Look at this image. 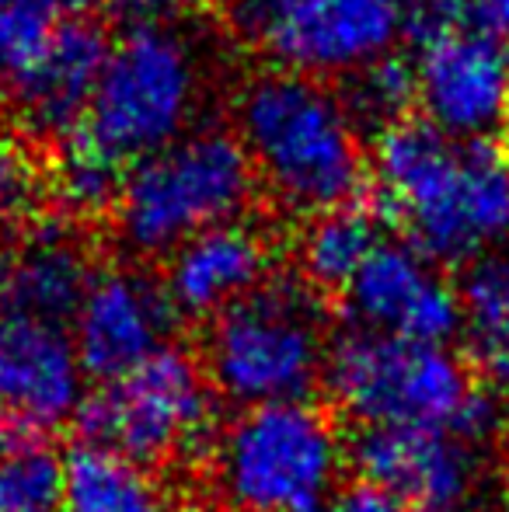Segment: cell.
Returning <instances> with one entry per match:
<instances>
[{
	"instance_id": "cell-1",
	"label": "cell",
	"mask_w": 509,
	"mask_h": 512,
	"mask_svg": "<svg viewBox=\"0 0 509 512\" xmlns=\"http://www.w3.org/2000/svg\"><path fill=\"white\" fill-rule=\"evenodd\" d=\"M370 178L429 262L471 265L509 244V157L492 140H457L405 119L377 136Z\"/></svg>"
},
{
	"instance_id": "cell-2",
	"label": "cell",
	"mask_w": 509,
	"mask_h": 512,
	"mask_svg": "<svg viewBox=\"0 0 509 512\" xmlns=\"http://www.w3.org/2000/svg\"><path fill=\"white\" fill-rule=\"evenodd\" d=\"M234 136L276 206L321 216L349 206L370 175L363 129L325 81L262 70L234 95Z\"/></svg>"
},
{
	"instance_id": "cell-3",
	"label": "cell",
	"mask_w": 509,
	"mask_h": 512,
	"mask_svg": "<svg viewBox=\"0 0 509 512\" xmlns=\"http://www.w3.org/2000/svg\"><path fill=\"white\" fill-rule=\"evenodd\" d=\"M325 384L360 429L426 425L482 443L499 429L496 394L471 384L447 345H415L353 328L332 342Z\"/></svg>"
},
{
	"instance_id": "cell-4",
	"label": "cell",
	"mask_w": 509,
	"mask_h": 512,
	"mask_svg": "<svg viewBox=\"0 0 509 512\" xmlns=\"http://www.w3.org/2000/svg\"><path fill=\"white\" fill-rule=\"evenodd\" d=\"M255 171L231 129L199 126L126 171L112 206L116 241L133 258H168L185 241L241 220Z\"/></svg>"
},
{
	"instance_id": "cell-5",
	"label": "cell",
	"mask_w": 509,
	"mask_h": 512,
	"mask_svg": "<svg viewBox=\"0 0 509 512\" xmlns=\"http://www.w3.org/2000/svg\"><path fill=\"white\" fill-rule=\"evenodd\" d=\"M328 321L318 290L304 279L272 276L213 317L203 370L213 391L241 408L307 401L328 370Z\"/></svg>"
},
{
	"instance_id": "cell-6",
	"label": "cell",
	"mask_w": 509,
	"mask_h": 512,
	"mask_svg": "<svg viewBox=\"0 0 509 512\" xmlns=\"http://www.w3.org/2000/svg\"><path fill=\"white\" fill-rule=\"evenodd\" d=\"M203 102L199 49L175 25H129L109 46L84 133L98 150L133 168L182 140Z\"/></svg>"
},
{
	"instance_id": "cell-7",
	"label": "cell",
	"mask_w": 509,
	"mask_h": 512,
	"mask_svg": "<svg viewBox=\"0 0 509 512\" xmlns=\"http://www.w3.org/2000/svg\"><path fill=\"white\" fill-rule=\"evenodd\" d=\"M210 450L213 485L231 512H318L346 457L335 422L307 401L245 408Z\"/></svg>"
},
{
	"instance_id": "cell-8",
	"label": "cell",
	"mask_w": 509,
	"mask_h": 512,
	"mask_svg": "<svg viewBox=\"0 0 509 512\" xmlns=\"http://www.w3.org/2000/svg\"><path fill=\"white\" fill-rule=\"evenodd\" d=\"M77 418L88 443L154 471L213 446L217 391L203 363L168 345L133 373L88 394Z\"/></svg>"
},
{
	"instance_id": "cell-9",
	"label": "cell",
	"mask_w": 509,
	"mask_h": 512,
	"mask_svg": "<svg viewBox=\"0 0 509 512\" xmlns=\"http://www.w3.org/2000/svg\"><path fill=\"white\" fill-rule=\"evenodd\" d=\"M245 46L314 81H346L394 56L408 28V0H224Z\"/></svg>"
},
{
	"instance_id": "cell-10",
	"label": "cell",
	"mask_w": 509,
	"mask_h": 512,
	"mask_svg": "<svg viewBox=\"0 0 509 512\" xmlns=\"http://www.w3.org/2000/svg\"><path fill=\"white\" fill-rule=\"evenodd\" d=\"M422 119L457 140H492L509 122V42L468 21L408 56Z\"/></svg>"
},
{
	"instance_id": "cell-11",
	"label": "cell",
	"mask_w": 509,
	"mask_h": 512,
	"mask_svg": "<svg viewBox=\"0 0 509 512\" xmlns=\"http://www.w3.org/2000/svg\"><path fill=\"white\" fill-rule=\"evenodd\" d=\"M360 481L384 488L401 506L422 512H457L478 492V446L450 429L377 425L360 429L349 446Z\"/></svg>"
},
{
	"instance_id": "cell-12",
	"label": "cell",
	"mask_w": 509,
	"mask_h": 512,
	"mask_svg": "<svg viewBox=\"0 0 509 512\" xmlns=\"http://www.w3.org/2000/svg\"><path fill=\"white\" fill-rule=\"evenodd\" d=\"M342 293L353 324L370 335L447 345L461 331L457 286L408 241H384Z\"/></svg>"
},
{
	"instance_id": "cell-13",
	"label": "cell",
	"mask_w": 509,
	"mask_h": 512,
	"mask_svg": "<svg viewBox=\"0 0 509 512\" xmlns=\"http://www.w3.org/2000/svg\"><path fill=\"white\" fill-rule=\"evenodd\" d=\"M175 321L178 314L150 276L136 269H102L77 307L70 338L84 373L112 384L168 349Z\"/></svg>"
},
{
	"instance_id": "cell-14",
	"label": "cell",
	"mask_w": 509,
	"mask_h": 512,
	"mask_svg": "<svg viewBox=\"0 0 509 512\" xmlns=\"http://www.w3.org/2000/svg\"><path fill=\"white\" fill-rule=\"evenodd\" d=\"M84 377L63 324L0 314V418L42 436L81 411Z\"/></svg>"
},
{
	"instance_id": "cell-15",
	"label": "cell",
	"mask_w": 509,
	"mask_h": 512,
	"mask_svg": "<svg viewBox=\"0 0 509 512\" xmlns=\"http://www.w3.org/2000/svg\"><path fill=\"white\" fill-rule=\"evenodd\" d=\"M112 42L95 21L74 18L4 88L18 126L42 140H67L84 126Z\"/></svg>"
},
{
	"instance_id": "cell-16",
	"label": "cell",
	"mask_w": 509,
	"mask_h": 512,
	"mask_svg": "<svg viewBox=\"0 0 509 512\" xmlns=\"http://www.w3.org/2000/svg\"><path fill=\"white\" fill-rule=\"evenodd\" d=\"M272 251L276 244L258 223H220L171 251L161 290L178 317L213 321L269 283Z\"/></svg>"
},
{
	"instance_id": "cell-17",
	"label": "cell",
	"mask_w": 509,
	"mask_h": 512,
	"mask_svg": "<svg viewBox=\"0 0 509 512\" xmlns=\"http://www.w3.org/2000/svg\"><path fill=\"white\" fill-rule=\"evenodd\" d=\"M95 279L91 251L67 220H35L0 251V314L74 321Z\"/></svg>"
},
{
	"instance_id": "cell-18",
	"label": "cell",
	"mask_w": 509,
	"mask_h": 512,
	"mask_svg": "<svg viewBox=\"0 0 509 512\" xmlns=\"http://www.w3.org/2000/svg\"><path fill=\"white\" fill-rule=\"evenodd\" d=\"M457 297L468 363L496 398H509V244L464 265Z\"/></svg>"
},
{
	"instance_id": "cell-19",
	"label": "cell",
	"mask_w": 509,
	"mask_h": 512,
	"mask_svg": "<svg viewBox=\"0 0 509 512\" xmlns=\"http://www.w3.org/2000/svg\"><path fill=\"white\" fill-rule=\"evenodd\" d=\"M63 512H171V495L150 467L81 443L63 457Z\"/></svg>"
},
{
	"instance_id": "cell-20",
	"label": "cell",
	"mask_w": 509,
	"mask_h": 512,
	"mask_svg": "<svg viewBox=\"0 0 509 512\" xmlns=\"http://www.w3.org/2000/svg\"><path fill=\"white\" fill-rule=\"evenodd\" d=\"M381 244V220L356 203L311 216L297 244L300 279L311 290H346Z\"/></svg>"
},
{
	"instance_id": "cell-21",
	"label": "cell",
	"mask_w": 509,
	"mask_h": 512,
	"mask_svg": "<svg viewBox=\"0 0 509 512\" xmlns=\"http://www.w3.org/2000/svg\"><path fill=\"white\" fill-rule=\"evenodd\" d=\"M126 171L129 168L112 161L84 133H70L67 140H60L46 185L70 216L88 220V216L112 213Z\"/></svg>"
},
{
	"instance_id": "cell-22",
	"label": "cell",
	"mask_w": 509,
	"mask_h": 512,
	"mask_svg": "<svg viewBox=\"0 0 509 512\" xmlns=\"http://www.w3.org/2000/svg\"><path fill=\"white\" fill-rule=\"evenodd\" d=\"M339 98L356 119V126L377 129V136H381L384 129L405 122L408 108L415 105L412 67L398 53L387 56V60H377L370 67H363L360 74L346 77L339 88Z\"/></svg>"
},
{
	"instance_id": "cell-23",
	"label": "cell",
	"mask_w": 509,
	"mask_h": 512,
	"mask_svg": "<svg viewBox=\"0 0 509 512\" xmlns=\"http://www.w3.org/2000/svg\"><path fill=\"white\" fill-rule=\"evenodd\" d=\"M63 506V457L46 439L0 453V512H56Z\"/></svg>"
},
{
	"instance_id": "cell-24",
	"label": "cell",
	"mask_w": 509,
	"mask_h": 512,
	"mask_svg": "<svg viewBox=\"0 0 509 512\" xmlns=\"http://www.w3.org/2000/svg\"><path fill=\"white\" fill-rule=\"evenodd\" d=\"M74 0H0V84L25 70L56 39Z\"/></svg>"
},
{
	"instance_id": "cell-25",
	"label": "cell",
	"mask_w": 509,
	"mask_h": 512,
	"mask_svg": "<svg viewBox=\"0 0 509 512\" xmlns=\"http://www.w3.org/2000/svg\"><path fill=\"white\" fill-rule=\"evenodd\" d=\"M42 175L32 150L14 133H0V251L35 223Z\"/></svg>"
},
{
	"instance_id": "cell-26",
	"label": "cell",
	"mask_w": 509,
	"mask_h": 512,
	"mask_svg": "<svg viewBox=\"0 0 509 512\" xmlns=\"http://www.w3.org/2000/svg\"><path fill=\"white\" fill-rule=\"evenodd\" d=\"M475 18H478L475 0H408L405 39L415 46V42L433 39V35H443L450 28H461Z\"/></svg>"
},
{
	"instance_id": "cell-27",
	"label": "cell",
	"mask_w": 509,
	"mask_h": 512,
	"mask_svg": "<svg viewBox=\"0 0 509 512\" xmlns=\"http://www.w3.org/2000/svg\"><path fill=\"white\" fill-rule=\"evenodd\" d=\"M325 512H405V506L370 481H353L332 495Z\"/></svg>"
},
{
	"instance_id": "cell-28",
	"label": "cell",
	"mask_w": 509,
	"mask_h": 512,
	"mask_svg": "<svg viewBox=\"0 0 509 512\" xmlns=\"http://www.w3.org/2000/svg\"><path fill=\"white\" fill-rule=\"evenodd\" d=\"M199 0H116V11L129 25H175Z\"/></svg>"
},
{
	"instance_id": "cell-29",
	"label": "cell",
	"mask_w": 509,
	"mask_h": 512,
	"mask_svg": "<svg viewBox=\"0 0 509 512\" xmlns=\"http://www.w3.org/2000/svg\"><path fill=\"white\" fill-rule=\"evenodd\" d=\"M475 7H478V21L489 32H496L503 42H509V0H475Z\"/></svg>"
},
{
	"instance_id": "cell-30",
	"label": "cell",
	"mask_w": 509,
	"mask_h": 512,
	"mask_svg": "<svg viewBox=\"0 0 509 512\" xmlns=\"http://www.w3.org/2000/svg\"><path fill=\"white\" fill-rule=\"evenodd\" d=\"M28 439H42V436H35V432H28V429H21V425L7 422V418H0V453L14 450V446L28 443Z\"/></svg>"
},
{
	"instance_id": "cell-31",
	"label": "cell",
	"mask_w": 509,
	"mask_h": 512,
	"mask_svg": "<svg viewBox=\"0 0 509 512\" xmlns=\"http://www.w3.org/2000/svg\"><path fill=\"white\" fill-rule=\"evenodd\" d=\"M77 7H88V4H95V0H74Z\"/></svg>"
},
{
	"instance_id": "cell-32",
	"label": "cell",
	"mask_w": 509,
	"mask_h": 512,
	"mask_svg": "<svg viewBox=\"0 0 509 512\" xmlns=\"http://www.w3.org/2000/svg\"><path fill=\"white\" fill-rule=\"evenodd\" d=\"M503 512H509V492H506V499H503Z\"/></svg>"
},
{
	"instance_id": "cell-33",
	"label": "cell",
	"mask_w": 509,
	"mask_h": 512,
	"mask_svg": "<svg viewBox=\"0 0 509 512\" xmlns=\"http://www.w3.org/2000/svg\"><path fill=\"white\" fill-rule=\"evenodd\" d=\"M506 446H509V436H506Z\"/></svg>"
}]
</instances>
